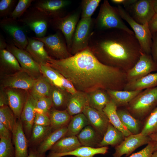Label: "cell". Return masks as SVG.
Segmentation results:
<instances>
[{
	"mask_svg": "<svg viewBox=\"0 0 157 157\" xmlns=\"http://www.w3.org/2000/svg\"><path fill=\"white\" fill-rule=\"evenodd\" d=\"M18 1L17 0H0V17H9L15 8Z\"/></svg>",
	"mask_w": 157,
	"mask_h": 157,
	"instance_id": "cell-45",
	"label": "cell"
},
{
	"mask_svg": "<svg viewBox=\"0 0 157 157\" xmlns=\"http://www.w3.org/2000/svg\"><path fill=\"white\" fill-rule=\"evenodd\" d=\"M151 157H157V151L153 153Z\"/></svg>",
	"mask_w": 157,
	"mask_h": 157,
	"instance_id": "cell-59",
	"label": "cell"
},
{
	"mask_svg": "<svg viewBox=\"0 0 157 157\" xmlns=\"http://www.w3.org/2000/svg\"><path fill=\"white\" fill-rule=\"evenodd\" d=\"M89 125L87 119L83 113L74 115L67 126L65 137L76 136L85 127Z\"/></svg>",
	"mask_w": 157,
	"mask_h": 157,
	"instance_id": "cell-36",
	"label": "cell"
},
{
	"mask_svg": "<svg viewBox=\"0 0 157 157\" xmlns=\"http://www.w3.org/2000/svg\"><path fill=\"white\" fill-rule=\"evenodd\" d=\"M27 157H46L45 153H41L35 147H31L28 150V155Z\"/></svg>",
	"mask_w": 157,
	"mask_h": 157,
	"instance_id": "cell-54",
	"label": "cell"
},
{
	"mask_svg": "<svg viewBox=\"0 0 157 157\" xmlns=\"http://www.w3.org/2000/svg\"><path fill=\"white\" fill-rule=\"evenodd\" d=\"M21 71L24 70L15 56L6 49H0V77Z\"/></svg>",
	"mask_w": 157,
	"mask_h": 157,
	"instance_id": "cell-22",
	"label": "cell"
},
{
	"mask_svg": "<svg viewBox=\"0 0 157 157\" xmlns=\"http://www.w3.org/2000/svg\"><path fill=\"white\" fill-rule=\"evenodd\" d=\"M151 141L149 136L144 135L141 133L131 135L126 137L119 144L115 147L113 156L121 157L125 155L126 157L128 156L137 149L147 144Z\"/></svg>",
	"mask_w": 157,
	"mask_h": 157,
	"instance_id": "cell-15",
	"label": "cell"
},
{
	"mask_svg": "<svg viewBox=\"0 0 157 157\" xmlns=\"http://www.w3.org/2000/svg\"><path fill=\"white\" fill-rule=\"evenodd\" d=\"M87 94L89 106L99 111H103L111 100L106 90H98Z\"/></svg>",
	"mask_w": 157,
	"mask_h": 157,
	"instance_id": "cell-34",
	"label": "cell"
},
{
	"mask_svg": "<svg viewBox=\"0 0 157 157\" xmlns=\"http://www.w3.org/2000/svg\"><path fill=\"white\" fill-rule=\"evenodd\" d=\"M33 0H19L9 17L14 19L20 18L29 8Z\"/></svg>",
	"mask_w": 157,
	"mask_h": 157,
	"instance_id": "cell-44",
	"label": "cell"
},
{
	"mask_svg": "<svg viewBox=\"0 0 157 157\" xmlns=\"http://www.w3.org/2000/svg\"><path fill=\"white\" fill-rule=\"evenodd\" d=\"M0 107L8 106V101L5 89L0 88Z\"/></svg>",
	"mask_w": 157,
	"mask_h": 157,
	"instance_id": "cell-52",
	"label": "cell"
},
{
	"mask_svg": "<svg viewBox=\"0 0 157 157\" xmlns=\"http://www.w3.org/2000/svg\"><path fill=\"white\" fill-rule=\"evenodd\" d=\"M136 0H112L111 1L113 3L123 5L125 7L134 2Z\"/></svg>",
	"mask_w": 157,
	"mask_h": 157,
	"instance_id": "cell-55",
	"label": "cell"
},
{
	"mask_svg": "<svg viewBox=\"0 0 157 157\" xmlns=\"http://www.w3.org/2000/svg\"><path fill=\"white\" fill-rule=\"evenodd\" d=\"M0 138L11 139L12 138V132L0 122Z\"/></svg>",
	"mask_w": 157,
	"mask_h": 157,
	"instance_id": "cell-51",
	"label": "cell"
},
{
	"mask_svg": "<svg viewBox=\"0 0 157 157\" xmlns=\"http://www.w3.org/2000/svg\"><path fill=\"white\" fill-rule=\"evenodd\" d=\"M89 47L102 63L126 72L132 68L142 53L135 35L113 29L101 31Z\"/></svg>",
	"mask_w": 157,
	"mask_h": 157,
	"instance_id": "cell-2",
	"label": "cell"
},
{
	"mask_svg": "<svg viewBox=\"0 0 157 157\" xmlns=\"http://www.w3.org/2000/svg\"><path fill=\"white\" fill-rule=\"evenodd\" d=\"M108 146L93 148L81 146L74 150L67 153L55 154L49 152L47 157H61L67 156H73L76 157H94L96 155H105L108 151Z\"/></svg>",
	"mask_w": 157,
	"mask_h": 157,
	"instance_id": "cell-25",
	"label": "cell"
},
{
	"mask_svg": "<svg viewBox=\"0 0 157 157\" xmlns=\"http://www.w3.org/2000/svg\"><path fill=\"white\" fill-rule=\"evenodd\" d=\"M117 111L122 122L130 133L132 134L141 133L143 126L139 119L133 116L126 108H117Z\"/></svg>",
	"mask_w": 157,
	"mask_h": 157,
	"instance_id": "cell-28",
	"label": "cell"
},
{
	"mask_svg": "<svg viewBox=\"0 0 157 157\" xmlns=\"http://www.w3.org/2000/svg\"><path fill=\"white\" fill-rule=\"evenodd\" d=\"M6 49L15 56L23 70L33 78L36 79L42 75L40 65L25 50L17 48L9 42Z\"/></svg>",
	"mask_w": 157,
	"mask_h": 157,
	"instance_id": "cell-11",
	"label": "cell"
},
{
	"mask_svg": "<svg viewBox=\"0 0 157 157\" xmlns=\"http://www.w3.org/2000/svg\"><path fill=\"white\" fill-rule=\"evenodd\" d=\"M81 146L76 136L64 137L52 147L50 152L55 154L67 153Z\"/></svg>",
	"mask_w": 157,
	"mask_h": 157,
	"instance_id": "cell-30",
	"label": "cell"
},
{
	"mask_svg": "<svg viewBox=\"0 0 157 157\" xmlns=\"http://www.w3.org/2000/svg\"><path fill=\"white\" fill-rule=\"evenodd\" d=\"M79 17V13L77 12L62 17L51 19L50 21V25L60 30L64 36L69 52Z\"/></svg>",
	"mask_w": 157,
	"mask_h": 157,
	"instance_id": "cell-10",
	"label": "cell"
},
{
	"mask_svg": "<svg viewBox=\"0 0 157 157\" xmlns=\"http://www.w3.org/2000/svg\"><path fill=\"white\" fill-rule=\"evenodd\" d=\"M7 43L6 42L3 36L1 34L0 36V49H6Z\"/></svg>",
	"mask_w": 157,
	"mask_h": 157,
	"instance_id": "cell-57",
	"label": "cell"
},
{
	"mask_svg": "<svg viewBox=\"0 0 157 157\" xmlns=\"http://www.w3.org/2000/svg\"><path fill=\"white\" fill-rule=\"evenodd\" d=\"M157 106V86L142 90L126 108L135 118L148 116Z\"/></svg>",
	"mask_w": 157,
	"mask_h": 157,
	"instance_id": "cell-3",
	"label": "cell"
},
{
	"mask_svg": "<svg viewBox=\"0 0 157 157\" xmlns=\"http://www.w3.org/2000/svg\"><path fill=\"white\" fill-rule=\"evenodd\" d=\"M0 27L8 37V42L25 50L28 43L27 27L18 19L10 17L0 20Z\"/></svg>",
	"mask_w": 157,
	"mask_h": 157,
	"instance_id": "cell-5",
	"label": "cell"
},
{
	"mask_svg": "<svg viewBox=\"0 0 157 157\" xmlns=\"http://www.w3.org/2000/svg\"><path fill=\"white\" fill-rule=\"evenodd\" d=\"M53 107L51 97L50 96L43 97L37 100L35 108V112L48 114Z\"/></svg>",
	"mask_w": 157,
	"mask_h": 157,
	"instance_id": "cell-46",
	"label": "cell"
},
{
	"mask_svg": "<svg viewBox=\"0 0 157 157\" xmlns=\"http://www.w3.org/2000/svg\"><path fill=\"white\" fill-rule=\"evenodd\" d=\"M125 137L121 131L110 123L99 147H107L108 145L115 147L119 144Z\"/></svg>",
	"mask_w": 157,
	"mask_h": 157,
	"instance_id": "cell-33",
	"label": "cell"
},
{
	"mask_svg": "<svg viewBox=\"0 0 157 157\" xmlns=\"http://www.w3.org/2000/svg\"><path fill=\"white\" fill-rule=\"evenodd\" d=\"M157 71V66L151 54L142 52L135 65L126 72L127 83L134 81Z\"/></svg>",
	"mask_w": 157,
	"mask_h": 157,
	"instance_id": "cell-13",
	"label": "cell"
},
{
	"mask_svg": "<svg viewBox=\"0 0 157 157\" xmlns=\"http://www.w3.org/2000/svg\"><path fill=\"white\" fill-rule=\"evenodd\" d=\"M17 118L8 106L0 107V122L12 132L16 124Z\"/></svg>",
	"mask_w": 157,
	"mask_h": 157,
	"instance_id": "cell-41",
	"label": "cell"
},
{
	"mask_svg": "<svg viewBox=\"0 0 157 157\" xmlns=\"http://www.w3.org/2000/svg\"><path fill=\"white\" fill-rule=\"evenodd\" d=\"M37 101L29 92L20 115V119L27 138H30L34 125L35 115V108Z\"/></svg>",
	"mask_w": 157,
	"mask_h": 157,
	"instance_id": "cell-19",
	"label": "cell"
},
{
	"mask_svg": "<svg viewBox=\"0 0 157 157\" xmlns=\"http://www.w3.org/2000/svg\"><path fill=\"white\" fill-rule=\"evenodd\" d=\"M5 89L8 97V106L16 118L18 119H20L29 91L10 88Z\"/></svg>",
	"mask_w": 157,
	"mask_h": 157,
	"instance_id": "cell-20",
	"label": "cell"
},
{
	"mask_svg": "<svg viewBox=\"0 0 157 157\" xmlns=\"http://www.w3.org/2000/svg\"><path fill=\"white\" fill-rule=\"evenodd\" d=\"M0 138V157H15L12 139Z\"/></svg>",
	"mask_w": 157,
	"mask_h": 157,
	"instance_id": "cell-43",
	"label": "cell"
},
{
	"mask_svg": "<svg viewBox=\"0 0 157 157\" xmlns=\"http://www.w3.org/2000/svg\"><path fill=\"white\" fill-rule=\"evenodd\" d=\"M76 136L82 146L93 148H99L103 138L90 125L85 127Z\"/></svg>",
	"mask_w": 157,
	"mask_h": 157,
	"instance_id": "cell-24",
	"label": "cell"
},
{
	"mask_svg": "<svg viewBox=\"0 0 157 157\" xmlns=\"http://www.w3.org/2000/svg\"><path fill=\"white\" fill-rule=\"evenodd\" d=\"M157 86V72L150 73L134 81L127 83L123 90H143Z\"/></svg>",
	"mask_w": 157,
	"mask_h": 157,
	"instance_id": "cell-29",
	"label": "cell"
},
{
	"mask_svg": "<svg viewBox=\"0 0 157 157\" xmlns=\"http://www.w3.org/2000/svg\"><path fill=\"white\" fill-rule=\"evenodd\" d=\"M51 126H44L34 124L29 140L31 147L38 145L52 132Z\"/></svg>",
	"mask_w": 157,
	"mask_h": 157,
	"instance_id": "cell-37",
	"label": "cell"
},
{
	"mask_svg": "<svg viewBox=\"0 0 157 157\" xmlns=\"http://www.w3.org/2000/svg\"><path fill=\"white\" fill-rule=\"evenodd\" d=\"M35 2L34 6L51 19L64 17V9L71 3L67 0H38Z\"/></svg>",
	"mask_w": 157,
	"mask_h": 157,
	"instance_id": "cell-16",
	"label": "cell"
},
{
	"mask_svg": "<svg viewBox=\"0 0 157 157\" xmlns=\"http://www.w3.org/2000/svg\"><path fill=\"white\" fill-rule=\"evenodd\" d=\"M12 139L14 146L15 157H27L29 140L24 133L20 119L17 120L12 132Z\"/></svg>",
	"mask_w": 157,
	"mask_h": 157,
	"instance_id": "cell-18",
	"label": "cell"
},
{
	"mask_svg": "<svg viewBox=\"0 0 157 157\" xmlns=\"http://www.w3.org/2000/svg\"><path fill=\"white\" fill-rule=\"evenodd\" d=\"M51 19L44 12L33 6L29 8L18 19L35 33V37L45 36Z\"/></svg>",
	"mask_w": 157,
	"mask_h": 157,
	"instance_id": "cell-6",
	"label": "cell"
},
{
	"mask_svg": "<svg viewBox=\"0 0 157 157\" xmlns=\"http://www.w3.org/2000/svg\"><path fill=\"white\" fill-rule=\"evenodd\" d=\"M152 36L151 55L153 60L157 66V31L153 33Z\"/></svg>",
	"mask_w": 157,
	"mask_h": 157,
	"instance_id": "cell-49",
	"label": "cell"
},
{
	"mask_svg": "<svg viewBox=\"0 0 157 157\" xmlns=\"http://www.w3.org/2000/svg\"><path fill=\"white\" fill-rule=\"evenodd\" d=\"M67 130V126H66L52 132L38 145L37 148L38 150L40 153H46L56 142L65 136Z\"/></svg>",
	"mask_w": 157,
	"mask_h": 157,
	"instance_id": "cell-35",
	"label": "cell"
},
{
	"mask_svg": "<svg viewBox=\"0 0 157 157\" xmlns=\"http://www.w3.org/2000/svg\"><path fill=\"white\" fill-rule=\"evenodd\" d=\"M48 114L53 131L67 126L72 117L66 109L58 110L53 107Z\"/></svg>",
	"mask_w": 157,
	"mask_h": 157,
	"instance_id": "cell-26",
	"label": "cell"
},
{
	"mask_svg": "<svg viewBox=\"0 0 157 157\" xmlns=\"http://www.w3.org/2000/svg\"><path fill=\"white\" fill-rule=\"evenodd\" d=\"M63 86L66 91L70 94L75 93L77 91L72 83L61 75Z\"/></svg>",
	"mask_w": 157,
	"mask_h": 157,
	"instance_id": "cell-50",
	"label": "cell"
},
{
	"mask_svg": "<svg viewBox=\"0 0 157 157\" xmlns=\"http://www.w3.org/2000/svg\"><path fill=\"white\" fill-rule=\"evenodd\" d=\"M101 0H84L82 1L81 18H91L98 6Z\"/></svg>",
	"mask_w": 157,
	"mask_h": 157,
	"instance_id": "cell-42",
	"label": "cell"
},
{
	"mask_svg": "<svg viewBox=\"0 0 157 157\" xmlns=\"http://www.w3.org/2000/svg\"><path fill=\"white\" fill-rule=\"evenodd\" d=\"M140 133L146 136L157 133V106L147 117Z\"/></svg>",
	"mask_w": 157,
	"mask_h": 157,
	"instance_id": "cell-40",
	"label": "cell"
},
{
	"mask_svg": "<svg viewBox=\"0 0 157 157\" xmlns=\"http://www.w3.org/2000/svg\"><path fill=\"white\" fill-rule=\"evenodd\" d=\"M142 90L127 91L109 90L106 91L117 108L126 107L129 104Z\"/></svg>",
	"mask_w": 157,
	"mask_h": 157,
	"instance_id": "cell-27",
	"label": "cell"
},
{
	"mask_svg": "<svg viewBox=\"0 0 157 157\" xmlns=\"http://www.w3.org/2000/svg\"><path fill=\"white\" fill-rule=\"evenodd\" d=\"M120 15L133 30L143 53L151 54L152 34L148 24H141L135 22L127 12L121 5L116 7Z\"/></svg>",
	"mask_w": 157,
	"mask_h": 157,
	"instance_id": "cell-7",
	"label": "cell"
},
{
	"mask_svg": "<svg viewBox=\"0 0 157 157\" xmlns=\"http://www.w3.org/2000/svg\"><path fill=\"white\" fill-rule=\"evenodd\" d=\"M149 136L150 138L151 141L154 142V152L157 151V133L151 134Z\"/></svg>",
	"mask_w": 157,
	"mask_h": 157,
	"instance_id": "cell-56",
	"label": "cell"
},
{
	"mask_svg": "<svg viewBox=\"0 0 157 157\" xmlns=\"http://www.w3.org/2000/svg\"><path fill=\"white\" fill-rule=\"evenodd\" d=\"M117 107L111 99L103 110L110 123L121 131L125 137L132 134L122 123L117 113Z\"/></svg>",
	"mask_w": 157,
	"mask_h": 157,
	"instance_id": "cell-31",
	"label": "cell"
},
{
	"mask_svg": "<svg viewBox=\"0 0 157 157\" xmlns=\"http://www.w3.org/2000/svg\"><path fill=\"white\" fill-rule=\"evenodd\" d=\"M28 43L25 50L39 65L47 64L51 57L46 50L44 43L34 37H28Z\"/></svg>",
	"mask_w": 157,
	"mask_h": 157,
	"instance_id": "cell-21",
	"label": "cell"
},
{
	"mask_svg": "<svg viewBox=\"0 0 157 157\" xmlns=\"http://www.w3.org/2000/svg\"><path fill=\"white\" fill-rule=\"evenodd\" d=\"M124 8L131 17L141 24H148L155 14L152 0H136Z\"/></svg>",
	"mask_w": 157,
	"mask_h": 157,
	"instance_id": "cell-12",
	"label": "cell"
},
{
	"mask_svg": "<svg viewBox=\"0 0 157 157\" xmlns=\"http://www.w3.org/2000/svg\"><path fill=\"white\" fill-rule=\"evenodd\" d=\"M116 7L112 6L108 0H104L101 4L96 19V24L101 31L113 29L124 30L134 34L123 22Z\"/></svg>",
	"mask_w": 157,
	"mask_h": 157,
	"instance_id": "cell-4",
	"label": "cell"
},
{
	"mask_svg": "<svg viewBox=\"0 0 157 157\" xmlns=\"http://www.w3.org/2000/svg\"><path fill=\"white\" fill-rule=\"evenodd\" d=\"M92 22L91 18H81L77 24L70 51L74 55L88 47Z\"/></svg>",
	"mask_w": 157,
	"mask_h": 157,
	"instance_id": "cell-8",
	"label": "cell"
},
{
	"mask_svg": "<svg viewBox=\"0 0 157 157\" xmlns=\"http://www.w3.org/2000/svg\"><path fill=\"white\" fill-rule=\"evenodd\" d=\"M152 4L155 12L157 14V0H152Z\"/></svg>",
	"mask_w": 157,
	"mask_h": 157,
	"instance_id": "cell-58",
	"label": "cell"
},
{
	"mask_svg": "<svg viewBox=\"0 0 157 157\" xmlns=\"http://www.w3.org/2000/svg\"><path fill=\"white\" fill-rule=\"evenodd\" d=\"M69 94L66 91L52 86L50 97L52 100L53 107L59 110L63 108L66 109Z\"/></svg>",
	"mask_w": 157,
	"mask_h": 157,
	"instance_id": "cell-38",
	"label": "cell"
},
{
	"mask_svg": "<svg viewBox=\"0 0 157 157\" xmlns=\"http://www.w3.org/2000/svg\"><path fill=\"white\" fill-rule=\"evenodd\" d=\"M148 25L152 34L157 31V14L155 13Z\"/></svg>",
	"mask_w": 157,
	"mask_h": 157,
	"instance_id": "cell-53",
	"label": "cell"
},
{
	"mask_svg": "<svg viewBox=\"0 0 157 157\" xmlns=\"http://www.w3.org/2000/svg\"><path fill=\"white\" fill-rule=\"evenodd\" d=\"M34 124L47 126L50 125V121L48 114L35 113Z\"/></svg>",
	"mask_w": 157,
	"mask_h": 157,
	"instance_id": "cell-48",
	"label": "cell"
},
{
	"mask_svg": "<svg viewBox=\"0 0 157 157\" xmlns=\"http://www.w3.org/2000/svg\"><path fill=\"white\" fill-rule=\"evenodd\" d=\"M154 142L151 141L142 149L128 157H151L154 152Z\"/></svg>",
	"mask_w": 157,
	"mask_h": 157,
	"instance_id": "cell-47",
	"label": "cell"
},
{
	"mask_svg": "<svg viewBox=\"0 0 157 157\" xmlns=\"http://www.w3.org/2000/svg\"><path fill=\"white\" fill-rule=\"evenodd\" d=\"M88 105L87 93L77 91L75 93L69 94L66 110L71 116L82 113L84 108Z\"/></svg>",
	"mask_w": 157,
	"mask_h": 157,
	"instance_id": "cell-23",
	"label": "cell"
},
{
	"mask_svg": "<svg viewBox=\"0 0 157 157\" xmlns=\"http://www.w3.org/2000/svg\"><path fill=\"white\" fill-rule=\"evenodd\" d=\"M34 37L44 43L49 56L51 55L57 59H65L71 56L68 50L66 41L60 31H58L54 34L41 38Z\"/></svg>",
	"mask_w": 157,
	"mask_h": 157,
	"instance_id": "cell-9",
	"label": "cell"
},
{
	"mask_svg": "<svg viewBox=\"0 0 157 157\" xmlns=\"http://www.w3.org/2000/svg\"><path fill=\"white\" fill-rule=\"evenodd\" d=\"M82 113L86 117L89 125L103 137L110 122L103 111L97 110L88 106L84 108Z\"/></svg>",
	"mask_w": 157,
	"mask_h": 157,
	"instance_id": "cell-17",
	"label": "cell"
},
{
	"mask_svg": "<svg viewBox=\"0 0 157 157\" xmlns=\"http://www.w3.org/2000/svg\"><path fill=\"white\" fill-rule=\"evenodd\" d=\"M40 65L42 74L52 86L65 90L63 86L61 75L60 74L47 65Z\"/></svg>",
	"mask_w": 157,
	"mask_h": 157,
	"instance_id": "cell-39",
	"label": "cell"
},
{
	"mask_svg": "<svg viewBox=\"0 0 157 157\" xmlns=\"http://www.w3.org/2000/svg\"><path fill=\"white\" fill-rule=\"evenodd\" d=\"M47 65L69 80L77 91L123 90L126 72L101 62L89 47L67 58L51 57Z\"/></svg>",
	"mask_w": 157,
	"mask_h": 157,
	"instance_id": "cell-1",
	"label": "cell"
},
{
	"mask_svg": "<svg viewBox=\"0 0 157 157\" xmlns=\"http://www.w3.org/2000/svg\"><path fill=\"white\" fill-rule=\"evenodd\" d=\"M52 85L42 74L36 79L31 89V95L36 100L43 97L50 96Z\"/></svg>",
	"mask_w": 157,
	"mask_h": 157,
	"instance_id": "cell-32",
	"label": "cell"
},
{
	"mask_svg": "<svg viewBox=\"0 0 157 157\" xmlns=\"http://www.w3.org/2000/svg\"><path fill=\"white\" fill-rule=\"evenodd\" d=\"M36 79L24 71L0 77V87L29 91Z\"/></svg>",
	"mask_w": 157,
	"mask_h": 157,
	"instance_id": "cell-14",
	"label": "cell"
}]
</instances>
